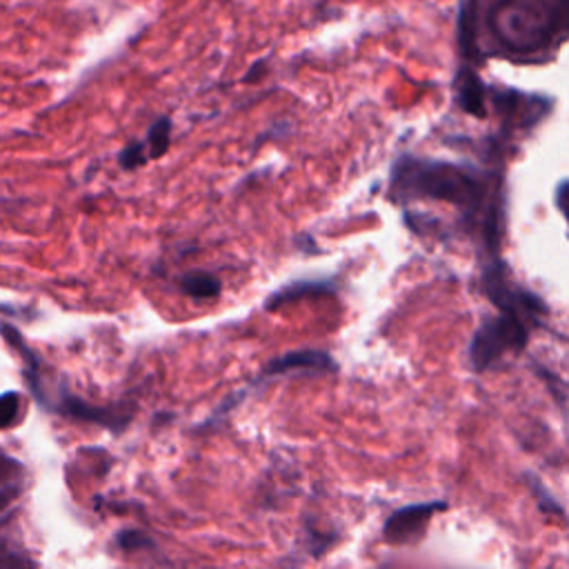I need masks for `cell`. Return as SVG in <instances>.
<instances>
[{
	"instance_id": "6da1fadb",
	"label": "cell",
	"mask_w": 569,
	"mask_h": 569,
	"mask_svg": "<svg viewBox=\"0 0 569 569\" xmlns=\"http://www.w3.org/2000/svg\"><path fill=\"white\" fill-rule=\"evenodd\" d=\"M487 189L478 171L467 164L402 156L391 171L396 200H440L476 216Z\"/></svg>"
},
{
	"instance_id": "7a4b0ae2",
	"label": "cell",
	"mask_w": 569,
	"mask_h": 569,
	"mask_svg": "<svg viewBox=\"0 0 569 569\" xmlns=\"http://www.w3.org/2000/svg\"><path fill=\"white\" fill-rule=\"evenodd\" d=\"M489 29L509 51L531 53L551 44L567 27V4L551 0H505L489 9Z\"/></svg>"
},
{
	"instance_id": "3957f363",
	"label": "cell",
	"mask_w": 569,
	"mask_h": 569,
	"mask_svg": "<svg viewBox=\"0 0 569 569\" xmlns=\"http://www.w3.org/2000/svg\"><path fill=\"white\" fill-rule=\"evenodd\" d=\"M529 340V327L525 320L500 313L487 318L473 333L469 345L471 367L482 371L496 365L505 353H520Z\"/></svg>"
},
{
	"instance_id": "277c9868",
	"label": "cell",
	"mask_w": 569,
	"mask_h": 569,
	"mask_svg": "<svg viewBox=\"0 0 569 569\" xmlns=\"http://www.w3.org/2000/svg\"><path fill=\"white\" fill-rule=\"evenodd\" d=\"M445 507V502H422L398 509L385 525V540H389L391 545H405L407 540H413L422 533L429 518Z\"/></svg>"
},
{
	"instance_id": "5b68a950",
	"label": "cell",
	"mask_w": 569,
	"mask_h": 569,
	"mask_svg": "<svg viewBox=\"0 0 569 569\" xmlns=\"http://www.w3.org/2000/svg\"><path fill=\"white\" fill-rule=\"evenodd\" d=\"M293 369H302V371H316V373H322V371H336L338 365L329 358V353L325 351H318V349H305V351H291V353H284L276 360H271L260 378H273V376H282L287 371H293Z\"/></svg>"
},
{
	"instance_id": "8992f818",
	"label": "cell",
	"mask_w": 569,
	"mask_h": 569,
	"mask_svg": "<svg viewBox=\"0 0 569 569\" xmlns=\"http://www.w3.org/2000/svg\"><path fill=\"white\" fill-rule=\"evenodd\" d=\"M496 109H500V113L509 116L511 124L516 122H536V116H533V109H536V102L540 98L536 96H525V93H518V91H496L491 89L489 91Z\"/></svg>"
},
{
	"instance_id": "52a82bcc",
	"label": "cell",
	"mask_w": 569,
	"mask_h": 569,
	"mask_svg": "<svg viewBox=\"0 0 569 569\" xmlns=\"http://www.w3.org/2000/svg\"><path fill=\"white\" fill-rule=\"evenodd\" d=\"M456 96H458V102H460L462 111H467L471 116H478V118L487 116L485 89H482L480 78L473 71L460 69L458 82H456Z\"/></svg>"
},
{
	"instance_id": "ba28073f",
	"label": "cell",
	"mask_w": 569,
	"mask_h": 569,
	"mask_svg": "<svg viewBox=\"0 0 569 569\" xmlns=\"http://www.w3.org/2000/svg\"><path fill=\"white\" fill-rule=\"evenodd\" d=\"M333 291V282L329 280H305V282H293L289 284L287 289H280L276 291L267 302H264V309H276L284 302H296L298 298H305V296H311V293H329Z\"/></svg>"
},
{
	"instance_id": "9c48e42d",
	"label": "cell",
	"mask_w": 569,
	"mask_h": 569,
	"mask_svg": "<svg viewBox=\"0 0 569 569\" xmlns=\"http://www.w3.org/2000/svg\"><path fill=\"white\" fill-rule=\"evenodd\" d=\"M22 489V467L18 460L0 453V509H7Z\"/></svg>"
},
{
	"instance_id": "30bf717a",
	"label": "cell",
	"mask_w": 569,
	"mask_h": 569,
	"mask_svg": "<svg viewBox=\"0 0 569 569\" xmlns=\"http://www.w3.org/2000/svg\"><path fill=\"white\" fill-rule=\"evenodd\" d=\"M180 289L196 300L216 298L220 293V280L207 271H191L180 278Z\"/></svg>"
},
{
	"instance_id": "8fae6325",
	"label": "cell",
	"mask_w": 569,
	"mask_h": 569,
	"mask_svg": "<svg viewBox=\"0 0 569 569\" xmlns=\"http://www.w3.org/2000/svg\"><path fill=\"white\" fill-rule=\"evenodd\" d=\"M169 136H171V120L169 118L156 120L147 131V140H144V147L149 149L147 158H160L169 147Z\"/></svg>"
},
{
	"instance_id": "7c38bea8",
	"label": "cell",
	"mask_w": 569,
	"mask_h": 569,
	"mask_svg": "<svg viewBox=\"0 0 569 569\" xmlns=\"http://www.w3.org/2000/svg\"><path fill=\"white\" fill-rule=\"evenodd\" d=\"M22 409V400L16 391H7L0 396V429H7L18 422Z\"/></svg>"
},
{
	"instance_id": "4fadbf2b",
	"label": "cell",
	"mask_w": 569,
	"mask_h": 569,
	"mask_svg": "<svg viewBox=\"0 0 569 569\" xmlns=\"http://www.w3.org/2000/svg\"><path fill=\"white\" fill-rule=\"evenodd\" d=\"M144 149H147L144 142H133V144L124 147V149L120 151V164H122L124 169H133V167H138V164H142V162H147Z\"/></svg>"
},
{
	"instance_id": "5bb4252c",
	"label": "cell",
	"mask_w": 569,
	"mask_h": 569,
	"mask_svg": "<svg viewBox=\"0 0 569 569\" xmlns=\"http://www.w3.org/2000/svg\"><path fill=\"white\" fill-rule=\"evenodd\" d=\"M0 569H33L29 558L0 547Z\"/></svg>"
}]
</instances>
